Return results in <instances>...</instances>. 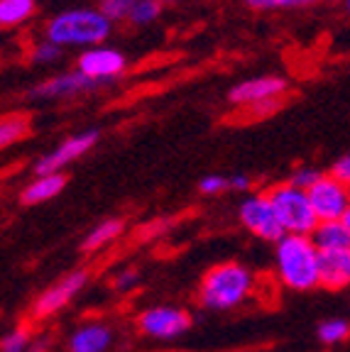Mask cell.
Masks as SVG:
<instances>
[{
    "instance_id": "3",
    "label": "cell",
    "mask_w": 350,
    "mask_h": 352,
    "mask_svg": "<svg viewBox=\"0 0 350 352\" xmlns=\"http://www.w3.org/2000/svg\"><path fill=\"white\" fill-rule=\"evenodd\" d=\"M252 272L238 262L216 264L203 274L198 303L208 311H230L240 306L252 292Z\"/></svg>"
},
{
    "instance_id": "20",
    "label": "cell",
    "mask_w": 350,
    "mask_h": 352,
    "mask_svg": "<svg viewBox=\"0 0 350 352\" xmlns=\"http://www.w3.org/2000/svg\"><path fill=\"white\" fill-rule=\"evenodd\" d=\"M316 338L323 345H340L350 338V323L343 318H329L316 328Z\"/></svg>"
},
{
    "instance_id": "22",
    "label": "cell",
    "mask_w": 350,
    "mask_h": 352,
    "mask_svg": "<svg viewBox=\"0 0 350 352\" xmlns=\"http://www.w3.org/2000/svg\"><path fill=\"white\" fill-rule=\"evenodd\" d=\"M316 0H245V6L252 10H296V8H309Z\"/></svg>"
},
{
    "instance_id": "14",
    "label": "cell",
    "mask_w": 350,
    "mask_h": 352,
    "mask_svg": "<svg viewBox=\"0 0 350 352\" xmlns=\"http://www.w3.org/2000/svg\"><path fill=\"white\" fill-rule=\"evenodd\" d=\"M321 286L329 292H340L350 286V250H331L318 257Z\"/></svg>"
},
{
    "instance_id": "24",
    "label": "cell",
    "mask_w": 350,
    "mask_h": 352,
    "mask_svg": "<svg viewBox=\"0 0 350 352\" xmlns=\"http://www.w3.org/2000/svg\"><path fill=\"white\" fill-rule=\"evenodd\" d=\"M32 336H30L25 328H15L10 330L6 338H3V342H0V352H30V347H32Z\"/></svg>"
},
{
    "instance_id": "9",
    "label": "cell",
    "mask_w": 350,
    "mask_h": 352,
    "mask_svg": "<svg viewBox=\"0 0 350 352\" xmlns=\"http://www.w3.org/2000/svg\"><path fill=\"white\" fill-rule=\"evenodd\" d=\"M127 59L123 52L113 50V47H88L79 54L76 69L81 74H86L93 81H110V78H118L123 72H125Z\"/></svg>"
},
{
    "instance_id": "15",
    "label": "cell",
    "mask_w": 350,
    "mask_h": 352,
    "mask_svg": "<svg viewBox=\"0 0 350 352\" xmlns=\"http://www.w3.org/2000/svg\"><path fill=\"white\" fill-rule=\"evenodd\" d=\"M66 186V174L64 171H54V174H37V179L22 188L20 201L25 206H39L47 204L52 198H56Z\"/></svg>"
},
{
    "instance_id": "30",
    "label": "cell",
    "mask_w": 350,
    "mask_h": 352,
    "mask_svg": "<svg viewBox=\"0 0 350 352\" xmlns=\"http://www.w3.org/2000/svg\"><path fill=\"white\" fill-rule=\"evenodd\" d=\"M250 186H252L250 176H245V174H236V176H230V191L245 193V191H250Z\"/></svg>"
},
{
    "instance_id": "2",
    "label": "cell",
    "mask_w": 350,
    "mask_h": 352,
    "mask_svg": "<svg viewBox=\"0 0 350 352\" xmlns=\"http://www.w3.org/2000/svg\"><path fill=\"white\" fill-rule=\"evenodd\" d=\"M113 30V20L101 8H72L59 15H54L47 28L44 37L52 39L59 47H99L103 39H108Z\"/></svg>"
},
{
    "instance_id": "29",
    "label": "cell",
    "mask_w": 350,
    "mask_h": 352,
    "mask_svg": "<svg viewBox=\"0 0 350 352\" xmlns=\"http://www.w3.org/2000/svg\"><path fill=\"white\" fill-rule=\"evenodd\" d=\"M331 174H333L336 179H340V182L348 184V186H350V154L340 157V160L336 162L333 166H331Z\"/></svg>"
},
{
    "instance_id": "6",
    "label": "cell",
    "mask_w": 350,
    "mask_h": 352,
    "mask_svg": "<svg viewBox=\"0 0 350 352\" xmlns=\"http://www.w3.org/2000/svg\"><path fill=\"white\" fill-rule=\"evenodd\" d=\"M192 325V314L179 306H152L137 316L140 333L152 338V340H174V338L184 336Z\"/></svg>"
},
{
    "instance_id": "1",
    "label": "cell",
    "mask_w": 350,
    "mask_h": 352,
    "mask_svg": "<svg viewBox=\"0 0 350 352\" xmlns=\"http://www.w3.org/2000/svg\"><path fill=\"white\" fill-rule=\"evenodd\" d=\"M318 257L321 250L311 235H285L274 248V270L279 281L291 292H311L313 286H321Z\"/></svg>"
},
{
    "instance_id": "32",
    "label": "cell",
    "mask_w": 350,
    "mask_h": 352,
    "mask_svg": "<svg viewBox=\"0 0 350 352\" xmlns=\"http://www.w3.org/2000/svg\"><path fill=\"white\" fill-rule=\"evenodd\" d=\"M345 3H348V12H350V0H345Z\"/></svg>"
},
{
    "instance_id": "16",
    "label": "cell",
    "mask_w": 350,
    "mask_h": 352,
    "mask_svg": "<svg viewBox=\"0 0 350 352\" xmlns=\"http://www.w3.org/2000/svg\"><path fill=\"white\" fill-rule=\"evenodd\" d=\"M311 240L321 252L350 250V228L345 226V220H321L311 232Z\"/></svg>"
},
{
    "instance_id": "11",
    "label": "cell",
    "mask_w": 350,
    "mask_h": 352,
    "mask_svg": "<svg viewBox=\"0 0 350 352\" xmlns=\"http://www.w3.org/2000/svg\"><path fill=\"white\" fill-rule=\"evenodd\" d=\"M287 91V81L282 76H255L240 81L230 88L228 100L230 103L240 105V108H250V105L265 103V100L282 98V94Z\"/></svg>"
},
{
    "instance_id": "4",
    "label": "cell",
    "mask_w": 350,
    "mask_h": 352,
    "mask_svg": "<svg viewBox=\"0 0 350 352\" xmlns=\"http://www.w3.org/2000/svg\"><path fill=\"white\" fill-rule=\"evenodd\" d=\"M267 193L287 235H311L316 230L321 220H318L316 210H313L309 191L296 188L294 184L287 182L279 184V186H272Z\"/></svg>"
},
{
    "instance_id": "31",
    "label": "cell",
    "mask_w": 350,
    "mask_h": 352,
    "mask_svg": "<svg viewBox=\"0 0 350 352\" xmlns=\"http://www.w3.org/2000/svg\"><path fill=\"white\" fill-rule=\"evenodd\" d=\"M343 220H345V226L350 228V210H348V213H345V218H343Z\"/></svg>"
},
{
    "instance_id": "5",
    "label": "cell",
    "mask_w": 350,
    "mask_h": 352,
    "mask_svg": "<svg viewBox=\"0 0 350 352\" xmlns=\"http://www.w3.org/2000/svg\"><path fill=\"white\" fill-rule=\"evenodd\" d=\"M238 218L245 226V230H250L252 235L265 242H274L277 245L287 235L277 213H274L269 193H250L240 204V208H238Z\"/></svg>"
},
{
    "instance_id": "26",
    "label": "cell",
    "mask_w": 350,
    "mask_h": 352,
    "mask_svg": "<svg viewBox=\"0 0 350 352\" xmlns=\"http://www.w3.org/2000/svg\"><path fill=\"white\" fill-rule=\"evenodd\" d=\"M321 171L313 169V166H301V169H294L289 176V184H294L296 188H304V191H309V188L313 186V184L321 179Z\"/></svg>"
},
{
    "instance_id": "13",
    "label": "cell",
    "mask_w": 350,
    "mask_h": 352,
    "mask_svg": "<svg viewBox=\"0 0 350 352\" xmlns=\"http://www.w3.org/2000/svg\"><path fill=\"white\" fill-rule=\"evenodd\" d=\"M115 330L105 323H83L66 340V352H108Z\"/></svg>"
},
{
    "instance_id": "23",
    "label": "cell",
    "mask_w": 350,
    "mask_h": 352,
    "mask_svg": "<svg viewBox=\"0 0 350 352\" xmlns=\"http://www.w3.org/2000/svg\"><path fill=\"white\" fill-rule=\"evenodd\" d=\"M61 54H64V47H59V44H54L52 39L44 37L42 42H37L32 47L30 59H32L34 64H54V61L61 59Z\"/></svg>"
},
{
    "instance_id": "8",
    "label": "cell",
    "mask_w": 350,
    "mask_h": 352,
    "mask_svg": "<svg viewBox=\"0 0 350 352\" xmlns=\"http://www.w3.org/2000/svg\"><path fill=\"white\" fill-rule=\"evenodd\" d=\"M309 198L318 220H343L350 210V186L336 179L333 174H323L309 188Z\"/></svg>"
},
{
    "instance_id": "10",
    "label": "cell",
    "mask_w": 350,
    "mask_h": 352,
    "mask_svg": "<svg viewBox=\"0 0 350 352\" xmlns=\"http://www.w3.org/2000/svg\"><path fill=\"white\" fill-rule=\"evenodd\" d=\"M96 142H99V132L96 130H86V132H79V135H72V138H66L59 147L47 152L42 160L34 164V174H54V171H64V166L81 160L88 149H93Z\"/></svg>"
},
{
    "instance_id": "27",
    "label": "cell",
    "mask_w": 350,
    "mask_h": 352,
    "mask_svg": "<svg viewBox=\"0 0 350 352\" xmlns=\"http://www.w3.org/2000/svg\"><path fill=\"white\" fill-rule=\"evenodd\" d=\"M228 188H230V179H225V176H220V174L203 176L201 182H198V191H201L203 196H218V193L228 191Z\"/></svg>"
},
{
    "instance_id": "28",
    "label": "cell",
    "mask_w": 350,
    "mask_h": 352,
    "mask_svg": "<svg viewBox=\"0 0 350 352\" xmlns=\"http://www.w3.org/2000/svg\"><path fill=\"white\" fill-rule=\"evenodd\" d=\"M137 284H140V274H137L135 270L118 272V274H115V279H113V289H115V292H121V294L132 292Z\"/></svg>"
},
{
    "instance_id": "17",
    "label": "cell",
    "mask_w": 350,
    "mask_h": 352,
    "mask_svg": "<svg viewBox=\"0 0 350 352\" xmlns=\"http://www.w3.org/2000/svg\"><path fill=\"white\" fill-rule=\"evenodd\" d=\"M123 230H125V226H123L121 218L103 220V223H99V226L83 237V245H81L83 252H96V250L105 248V245H110L113 240H118V237L123 235Z\"/></svg>"
},
{
    "instance_id": "18",
    "label": "cell",
    "mask_w": 350,
    "mask_h": 352,
    "mask_svg": "<svg viewBox=\"0 0 350 352\" xmlns=\"http://www.w3.org/2000/svg\"><path fill=\"white\" fill-rule=\"evenodd\" d=\"M37 10V0H0V25L17 28L28 22Z\"/></svg>"
},
{
    "instance_id": "19",
    "label": "cell",
    "mask_w": 350,
    "mask_h": 352,
    "mask_svg": "<svg viewBox=\"0 0 350 352\" xmlns=\"http://www.w3.org/2000/svg\"><path fill=\"white\" fill-rule=\"evenodd\" d=\"M30 130H32V125H30L28 116H20V113L6 116L3 122H0V144H3V147H10V144L22 142V140L30 135Z\"/></svg>"
},
{
    "instance_id": "25",
    "label": "cell",
    "mask_w": 350,
    "mask_h": 352,
    "mask_svg": "<svg viewBox=\"0 0 350 352\" xmlns=\"http://www.w3.org/2000/svg\"><path fill=\"white\" fill-rule=\"evenodd\" d=\"M99 3H101V10H103L110 20L121 22V20H127L135 0H99Z\"/></svg>"
},
{
    "instance_id": "12",
    "label": "cell",
    "mask_w": 350,
    "mask_h": 352,
    "mask_svg": "<svg viewBox=\"0 0 350 352\" xmlns=\"http://www.w3.org/2000/svg\"><path fill=\"white\" fill-rule=\"evenodd\" d=\"M96 86H99V81H93V78H88L86 74H81L76 69V72L56 74V76L37 83L30 91V96L34 100H59V98H72V96L79 94H88Z\"/></svg>"
},
{
    "instance_id": "21",
    "label": "cell",
    "mask_w": 350,
    "mask_h": 352,
    "mask_svg": "<svg viewBox=\"0 0 350 352\" xmlns=\"http://www.w3.org/2000/svg\"><path fill=\"white\" fill-rule=\"evenodd\" d=\"M162 12V0H135L130 8V15L127 22L137 25V28H145V25H152L154 20Z\"/></svg>"
},
{
    "instance_id": "7",
    "label": "cell",
    "mask_w": 350,
    "mask_h": 352,
    "mask_svg": "<svg viewBox=\"0 0 350 352\" xmlns=\"http://www.w3.org/2000/svg\"><path fill=\"white\" fill-rule=\"evenodd\" d=\"M88 284V272L86 270H76V272H69L64 274L59 281L50 284L34 298L32 308H30V314L32 318H50V316L59 314L61 308H66L79 294L86 289Z\"/></svg>"
}]
</instances>
